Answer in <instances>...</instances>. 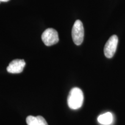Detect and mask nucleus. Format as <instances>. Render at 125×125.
Instances as JSON below:
<instances>
[{
	"mask_svg": "<svg viewBox=\"0 0 125 125\" xmlns=\"http://www.w3.org/2000/svg\"><path fill=\"white\" fill-rule=\"evenodd\" d=\"M83 102V94L78 87H74L70 90L68 98V105L72 109H78L82 107Z\"/></svg>",
	"mask_w": 125,
	"mask_h": 125,
	"instance_id": "f257e3e1",
	"label": "nucleus"
},
{
	"mask_svg": "<svg viewBox=\"0 0 125 125\" xmlns=\"http://www.w3.org/2000/svg\"><path fill=\"white\" fill-rule=\"evenodd\" d=\"M72 38L76 45L82 44L84 38V28L82 21L76 20L72 29Z\"/></svg>",
	"mask_w": 125,
	"mask_h": 125,
	"instance_id": "f03ea898",
	"label": "nucleus"
},
{
	"mask_svg": "<svg viewBox=\"0 0 125 125\" xmlns=\"http://www.w3.org/2000/svg\"><path fill=\"white\" fill-rule=\"evenodd\" d=\"M42 41L47 46L56 44L59 42V38L57 31L52 28H49L43 31L41 36Z\"/></svg>",
	"mask_w": 125,
	"mask_h": 125,
	"instance_id": "7ed1b4c3",
	"label": "nucleus"
},
{
	"mask_svg": "<svg viewBox=\"0 0 125 125\" xmlns=\"http://www.w3.org/2000/svg\"><path fill=\"white\" fill-rule=\"evenodd\" d=\"M118 43V38L116 35H112L106 42L104 49V53L107 58H112L116 52Z\"/></svg>",
	"mask_w": 125,
	"mask_h": 125,
	"instance_id": "20e7f679",
	"label": "nucleus"
},
{
	"mask_svg": "<svg viewBox=\"0 0 125 125\" xmlns=\"http://www.w3.org/2000/svg\"><path fill=\"white\" fill-rule=\"evenodd\" d=\"M26 62L22 59H15L12 60L7 67V71L11 74H19L23 71Z\"/></svg>",
	"mask_w": 125,
	"mask_h": 125,
	"instance_id": "39448f33",
	"label": "nucleus"
},
{
	"mask_svg": "<svg viewBox=\"0 0 125 125\" xmlns=\"http://www.w3.org/2000/svg\"><path fill=\"white\" fill-rule=\"evenodd\" d=\"M26 123L28 125H48L46 120L41 116H28L26 118Z\"/></svg>",
	"mask_w": 125,
	"mask_h": 125,
	"instance_id": "423d86ee",
	"label": "nucleus"
},
{
	"mask_svg": "<svg viewBox=\"0 0 125 125\" xmlns=\"http://www.w3.org/2000/svg\"><path fill=\"white\" fill-rule=\"evenodd\" d=\"M113 115L111 112H106L100 115L98 117L97 121L98 123L103 125H109L113 122Z\"/></svg>",
	"mask_w": 125,
	"mask_h": 125,
	"instance_id": "0eeeda50",
	"label": "nucleus"
},
{
	"mask_svg": "<svg viewBox=\"0 0 125 125\" xmlns=\"http://www.w3.org/2000/svg\"><path fill=\"white\" fill-rule=\"evenodd\" d=\"M9 0H0V2H8Z\"/></svg>",
	"mask_w": 125,
	"mask_h": 125,
	"instance_id": "6e6552de",
	"label": "nucleus"
}]
</instances>
